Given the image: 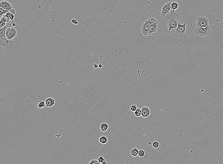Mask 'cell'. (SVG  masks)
Returning <instances> with one entry per match:
<instances>
[{
	"label": "cell",
	"mask_w": 223,
	"mask_h": 164,
	"mask_svg": "<svg viewBox=\"0 0 223 164\" xmlns=\"http://www.w3.org/2000/svg\"><path fill=\"white\" fill-rule=\"evenodd\" d=\"M175 11L171 10L170 12L165 15V18L168 23L169 32L174 29H176L178 22L181 18L177 12Z\"/></svg>",
	"instance_id": "1"
},
{
	"label": "cell",
	"mask_w": 223,
	"mask_h": 164,
	"mask_svg": "<svg viewBox=\"0 0 223 164\" xmlns=\"http://www.w3.org/2000/svg\"><path fill=\"white\" fill-rule=\"evenodd\" d=\"M14 41L10 40L7 38L0 39V54L1 55L8 54L14 48Z\"/></svg>",
	"instance_id": "2"
},
{
	"label": "cell",
	"mask_w": 223,
	"mask_h": 164,
	"mask_svg": "<svg viewBox=\"0 0 223 164\" xmlns=\"http://www.w3.org/2000/svg\"><path fill=\"white\" fill-rule=\"evenodd\" d=\"M157 21L154 18H151L145 21L141 26V31L142 34L145 36H147L149 30L151 26L155 22Z\"/></svg>",
	"instance_id": "3"
},
{
	"label": "cell",
	"mask_w": 223,
	"mask_h": 164,
	"mask_svg": "<svg viewBox=\"0 0 223 164\" xmlns=\"http://www.w3.org/2000/svg\"><path fill=\"white\" fill-rule=\"evenodd\" d=\"M184 24L183 25H181L180 24V21H179L177 29L175 31V35H177V37L179 38L186 35L187 27V23L186 21L184 20Z\"/></svg>",
	"instance_id": "4"
},
{
	"label": "cell",
	"mask_w": 223,
	"mask_h": 164,
	"mask_svg": "<svg viewBox=\"0 0 223 164\" xmlns=\"http://www.w3.org/2000/svg\"><path fill=\"white\" fill-rule=\"evenodd\" d=\"M211 31V28L209 25L206 27H197L194 31L195 33L196 34L202 37H204L209 35Z\"/></svg>",
	"instance_id": "5"
},
{
	"label": "cell",
	"mask_w": 223,
	"mask_h": 164,
	"mask_svg": "<svg viewBox=\"0 0 223 164\" xmlns=\"http://www.w3.org/2000/svg\"><path fill=\"white\" fill-rule=\"evenodd\" d=\"M196 20L197 27H206L209 26V20L207 17L205 16H202L201 17L197 18Z\"/></svg>",
	"instance_id": "6"
},
{
	"label": "cell",
	"mask_w": 223,
	"mask_h": 164,
	"mask_svg": "<svg viewBox=\"0 0 223 164\" xmlns=\"http://www.w3.org/2000/svg\"><path fill=\"white\" fill-rule=\"evenodd\" d=\"M17 35V30L15 28L9 27L7 29L6 36L7 39L12 40L16 37Z\"/></svg>",
	"instance_id": "7"
},
{
	"label": "cell",
	"mask_w": 223,
	"mask_h": 164,
	"mask_svg": "<svg viewBox=\"0 0 223 164\" xmlns=\"http://www.w3.org/2000/svg\"><path fill=\"white\" fill-rule=\"evenodd\" d=\"M171 3L172 2H168L162 7L161 14L163 17L165 18V15L170 12L171 9Z\"/></svg>",
	"instance_id": "8"
},
{
	"label": "cell",
	"mask_w": 223,
	"mask_h": 164,
	"mask_svg": "<svg viewBox=\"0 0 223 164\" xmlns=\"http://www.w3.org/2000/svg\"><path fill=\"white\" fill-rule=\"evenodd\" d=\"M158 22L156 21L151 26L149 30L147 35H155V33L158 30Z\"/></svg>",
	"instance_id": "9"
},
{
	"label": "cell",
	"mask_w": 223,
	"mask_h": 164,
	"mask_svg": "<svg viewBox=\"0 0 223 164\" xmlns=\"http://www.w3.org/2000/svg\"><path fill=\"white\" fill-rule=\"evenodd\" d=\"M0 7L7 10H10L13 9L12 4L9 2L5 0L2 1L0 2Z\"/></svg>",
	"instance_id": "10"
},
{
	"label": "cell",
	"mask_w": 223,
	"mask_h": 164,
	"mask_svg": "<svg viewBox=\"0 0 223 164\" xmlns=\"http://www.w3.org/2000/svg\"><path fill=\"white\" fill-rule=\"evenodd\" d=\"M142 117L143 118H146L148 117L150 114V110L148 107H144L142 108L141 109Z\"/></svg>",
	"instance_id": "11"
},
{
	"label": "cell",
	"mask_w": 223,
	"mask_h": 164,
	"mask_svg": "<svg viewBox=\"0 0 223 164\" xmlns=\"http://www.w3.org/2000/svg\"><path fill=\"white\" fill-rule=\"evenodd\" d=\"M55 104V100L52 97H48L45 101V105L48 107H52Z\"/></svg>",
	"instance_id": "12"
},
{
	"label": "cell",
	"mask_w": 223,
	"mask_h": 164,
	"mask_svg": "<svg viewBox=\"0 0 223 164\" xmlns=\"http://www.w3.org/2000/svg\"><path fill=\"white\" fill-rule=\"evenodd\" d=\"M7 28V26L6 25L0 28V39L6 38V33Z\"/></svg>",
	"instance_id": "13"
},
{
	"label": "cell",
	"mask_w": 223,
	"mask_h": 164,
	"mask_svg": "<svg viewBox=\"0 0 223 164\" xmlns=\"http://www.w3.org/2000/svg\"><path fill=\"white\" fill-rule=\"evenodd\" d=\"M36 105H37L38 108L40 109L44 108L45 106V103H44V100H42L41 99L38 101H36Z\"/></svg>",
	"instance_id": "14"
},
{
	"label": "cell",
	"mask_w": 223,
	"mask_h": 164,
	"mask_svg": "<svg viewBox=\"0 0 223 164\" xmlns=\"http://www.w3.org/2000/svg\"><path fill=\"white\" fill-rule=\"evenodd\" d=\"M3 15V16H4V17L10 20H11L12 21V23H13V20L14 19V15L12 14V13L9 12L8 13H6V14H4Z\"/></svg>",
	"instance_id": "15"
},
{
	"label": "cell",
	"mask_w": 223,
	"mask_h": 164,
	"mask_svg": "<svg viewBox=\"0 0 223 164\" xmlns=\"http://www.w3.org/2000/svg\"><path fill=\"white\" fill-rule=\"evenodd\" d=\"M7 23V21L3 16H0V28L4 27L6 25V23Z\"/></svg>",
	"instance_id": "16"
},
{
	"label": "cell",
	"mask_w": 223,
	"mask_h": 164,
	"mask_svg": "<svg viewBox=\"0 0 223 164\" xmlns=\"http://www.w3.org/2000/svg\"><path fill=\"white\" fill-rule=\"evenodd\" d=\"M100 142L104 145L106 144L108 141V139L106 136H103L100 137L99 139Z\"/></svg>",
	"instance_id": "17"
},
{
	"label": "cell",
	"mask_w": 223,
	"mask_h": 164,
	"mask_svg": "<svg viewBox=\"0 0 223 164\" xmlns=\"http://www.w3.org/2000/svg\"><path fill=\"white\" fill-rule=\"evenodd\" d=\"M100 128L102 132H106L108 129V124L105 123H103L101 125Z\"/></svg>",
	"instance_id": "18"
},
{
	"label": "cell",
	"mask_w": 223,
	"mask_h": 164,
	"mask_svg": "<svg viewBox=\"0 0 223 164\" xmlns=\"http://www.w3.org/2000/svg\"><path fill=\"white\" fill-rule=\"evenodd\" d=\"M138 150L137 148H134L131 150V156L134 157H137L138 155Z\"/></svg>",
	"instance_id": "19"
},
{
	"label": "cell",
	"mask_w": 223,
	"mask_h": 164,
	"mask_svg": "<svg viewBox=\"0 0 223 164\" xmlns=\"http://www.w3.org/2000/svg\"><path fill=\"white\" fill-rule=\"evenodd\" d=\"M171 9L173 10H176L178 7V4L177 2L173 1L171 4Z\"/></svg>",
	"instance_id": "20"
},
{
	"label": "cell",
	"mask_w": 223,
	"mask_h": 164,
	"mask_svg": "<svg viewBox=\"0 0 223 164\" xmlns=\"http://www.w3.org/2000/svg\"><path fill=\"white\" fill-rule=\"evenodd\" d=\"M97 160L99 164H106V160L104 159L103 157V156H100L99 158H97Z\"/></svg>",
	"instance_id": "21"
},
{
	"label": "cell",
	"mask_w": 223,
	"mask_h": 164,
	"mask_svg": "<svg viewBox=\"0 0 223 164\" xmlns=\"http://www.w3.org/2000/svg\"><path fill=\"white\" fill-rule=\"evenodd\" d=\"M135 116L137 117H140L141 116L142 111L140 109L137 108L135 112Z\"/></svg>",
	"instance_id": "22"
},
{
	"label": "cell",
	"mask_w": 223,
	"mask_h": 164,
	"mask_svg": "<svg viewBox=\"0 0 223 164\" xmlns=\"http://www.w3.org/2000/svg\"><path fill=\"white\" fill-rule=\"evenodd\" d=\"M10 10H7L0 7V16H2L4 14L8 13Z\"/></svg>",
	"instance_id": "23"
},
{
	"label": "cell",
	"mask_w": 223,
	"mask_h": 164,
	"mask_svg": "<svg viewBox=\"0 0 223 164\" xmlns=\"http://www.w3.org/2000/svg\"><path fill=\"white\" fill-rule=\"evenodd\" d=\"M145 155V152L143 150H140L138 151V155L140 157L142 158L144 157Z\"/></svg>",
	"instance_id": "24"
},
{
	"label": "cell",
	"mask_w": 223,
	"mask_h": 164,
	"mask_svg": "<svg viewBox=\"0 0 223 164\" xmlns=\"http://www.w3.org/2000/svg\"><path fill=\"white\" fill-rule=\"evenodd\" d=\"M159 143L157 141H155L153 143V146L154 148H157L159 147Z\"/></svg>",
	"instance_id": "25"
},
{
	"label": "cell",
	"mask_w": 223,
	"mask_h": 164,
	"mask_svg": "<svg viewBox=\"0 0 223 164\" xmlns=\"http://www.w3.org/2000/svg\"><path fill=\"white\" fill-rule=\"evenodd\" d=\"M137 106L135 105H132L130 107V110L132 112L135 111L137 109Z\"/></svg>",
	"instance_id": "26"
},
{
	"label": "cell",
	"mask_w": 223,
	"mask_h": 164,
	"mask_svg": "<svg viewBox=\"0 0 223 164\" xmlns=\"http://www.w3.org/2000/svg\"><path fill=\"white\" fill-rule=\"evenodd\" d=\"M89 164H99L97 160H94V159H93L91 161H90V162L89 163Z\"/></svg>",
	"instance_id": "27"
},
{
	"label": "cell",
	"mask_w": 223,
	"mask_h": 164,
	"mask_svg": "<svg viewBox=\"0 0 223 164\" xmlns=\"http://www.w3.org/2000/svg\"><path fill=\"white\" fill-rule=\"evenodd\" d=\"M71 21L72 23L73 24H78V22L76 20V19H72L71 20Z\"/></svg>",
	"instance_id": "28"
},
{
	"label": "cell",
	"mask_w": 223,
	"mask_h": 164,
	"mask_svg": "<svg viewBox=\"0 0 223 164\" xmlns=\"http://www.w3.org/2000/svg\"><path fill=\"white\" fill-rule=\"evenodd\" d=\"M10 13H12V14H13V15H14L16 13V11L14 9H11L10 10L9 12Z\"/></svg>",
	"instance_id": "29"
},
{
	"label": "cell",
	"mask_w": 223,
	"mask_h": 164,
	"mask_svg": "<svg viewBox=\"0 0 223 164\" xmlns=\"http://www.w3.org/2000/svg\"><path fill=\"white\" fill-rule=\"evenodd\" d=\"M93 66H94V68H97L98 67V65H97V64H94V65H93Z\"/></svg>",
	"instance_id": "30"
},
{
	"label": "cell",
	"mask_w": 223,
	"mask_h": 164,
	"mask_svg": "<svg viewBox=\"0 0 223 164\" xmlns=\"http://www.w3.org/2000/svg\"><path fill=\"white\" fill-rule=\"evenodd\" d=\"M13 26L14 27H16L17 26V24L16 23H13Z\"/></svg>",
	"instance_id": "31"
},
{
	"label": "cell",
	"mask_w": 223,
	"mask_h": 164,
	"mask_svg": "<svg viewBox=\"0 0 223 164\" xmlns=\"http://www.w3.org/2000/svg\"><path fill=\"white\" fill-rule=\"evenodd\" d=\"M98 67L100 68H102L103 67V65H102V64H100L99 65Z\"/></svg>",
	"instance_id": "32"
},
{
	"label": "cell",
	"mask_w": 223,
	"mask_h": 164,
	"mask_svg": "<svg viewBox=\"0 0 223 164\" xmlns=\"http://www.w3.org/2000/svg\"><path fill=\"white\" fill-rule=\"evenodd\" d=\"M148 145H150L151 144V142H150L148 143Z\"/></svg>",
	"instance_id": "33"
},
{
	"label": "cell",
	"mask_w": 223,
	"mask_h": 164,
	"mask_svg": "<svg viewBox=\"0 0 223 164\" xmlns=\"http://www.w3.org/2000/svg\"><path fill=\"white\" fill-rule=\"evenodd\" d=\"M201 92H204V90H201Z\"/></svg>",
	"instance_id": "34"
},
{
	"label": "cell",
	"mask_w": 223,
	"mask_h": 164,
	"mask_svg": "<svg viewBox=\"0 0 223 164\" xmlns=\"http://www.w3.org/2000/svg\"><path fill=\"white\" fill-rule=\"evenodd\" d=\"M202 114H203V115H204V114L203 113Z\"/></svg>",
	"instance_id": "35"
}]
</instances>
